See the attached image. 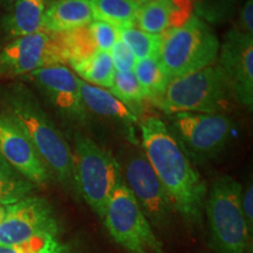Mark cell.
Returning a JSON list of instances; mask_svg holds the SVG:
<instances>
[{
    "label": "cell",
    "mask_w": 253,
    "mask_h": 253,
    "mask_svg": "<svg viewBox=\"0 0 253 253\" xmlns=\"http://www.w3.org/2000/svg\"><path fill=\"white\" fill-rule=\"evenodd\" d=\"M110 56H112V61L115 68V72L126 73L132 72L134 66L136 63V58L129 49V47L125 45L121 40L116 41L115 45L110 49Z\"/></svg>",
    "instance_id": "83f0119b"
},
{
    "label": "cell",
    "mask_w": 253,
    "mask_h": 253,
    "mask_svg": "<svg viewBox=\"0 0 253 253\" xmlns=\"http://www.w3.org/2000/svg\"><path fill=\"white\" fill-rule=\"evenodd\" d=\"M119 164L123 181L150 225L162 230L167 227L172 219L175 208L143 150H131Z\"/></svg>",
    "instance_id": "9c48e42d"
},
{
    "label": "cell",
    "mask_w": 253,
    "mask_h": 253,
    "mask_svg": "<svg viewBox=\"0 0 253 253\" xmlns=\"http://www.w3.org/2000/svg\"><path fill=\"white\" fill-rule=\"evenodd\" d=\"M0 156L34 185H45L50 172L17 122L0 112Z\"/></svg>",
    "instance_id": "5bb4252c"
},
{
    "label": "cell",
    "mask_w": 253,
    "mask_h": 253,
    "mask_svg": "<svg viewBox=\"0 0 253 253\" xmlns=\"http://www.w3.org/2000/svg\"><path fill=\"white\" fill-rule=\"evenodd\" d=\"M82 102L87 112L96 114L101 118L113 120L125 126H131L137 123V115L125 102L118 99L109 90L93 86L79 79Z\"/></svg>",
    "instance_id": "e0dca14e"
},
{
    "label": "cell",
    "mask_w": 253,
    "mask_h": 253,
    "mask_svg": "<svg viewBox=\"0 0 253 253\" xmlns=\"http://www.w3.org/2000/svg\"><path fill=\"white\" fill-rule=\"evenodd\" d=\"M109 91L122 102H141L147 99L148 94L141 86L137 78L132 72H115L112 87Z\"/></svg>",
    "instance_id": "484cf974"
},
{
    "label": "cell",
    "mask_w": 253,
    "mask_h": 253,
    "mask_svg": "<svg viewBox=\"0 0 253 253\" xmlns=\"http://www.w3.org/2000/svg\"><path fill=\"white\" fill-rule=\"evenodd\" d=\"M235 99L218 63L171 79L167 89L154 100L170 115L177 113L225 114Z\"/></svg>",
    "instance_id": "277c9868"
},
{
    "label": "cell",
    "mask_w": 253,
    "mask_h": 253,
    "mask_svg": "<svg viewBox=\"0 0 253 253\" xmlns=\"http://www.w3.org/2000/svg\"><path fill=\"white\" fill-rule=\"evenodd\" d=\"M61 227L52 205L39 196H28L8 205L0 223V246L18 245L41 236H60Z\"/></svg>",
    "instance_id": "30bf717a"
},
{
    "label": "cell",
    "mask_w": 253,
    "mask_h": 253,
    "mask_svg": "<svg viewBox=\"0 0 253 253\" xmlns=\"http://www.w3.org/2000/svg\"><path fill=\"white\" fill-rule=\"evenodd\" d=\"M72 250L60 236H41L23 244L0 246V253H68Z\"/></svg>",
    "instance_id": "d4e9b609"
},
{
    "label": "cell",
    "mask_w": 253,
    "mask_h": 253,
    "mask_svg": "<svg viewBox=\"0 0 253 253\" xmlns=\"http://www.w3.org/2000/svg\"><path fill=\"white\" fill-rule=\"evenodd\" d=\"M102 219L114 242L129 253H163L162 243L123 179L109 198Z\"/></svg>",
    "instance_id": "52a82bcc"
},
{
    "label": "cell",
    "mask_w": 253,
    "mask_h": 253,
    "mask_svg": "<svg viewBox=\"0 0 253 253\" xmlns=\"http://www.w3.org/2000/svg\"><path fill=\"white\" fill-rule=\"evenodd\" d=\"M54 34L63 61L71 66L89 59L99 50L89 25Z\"/></svg>",
    "instance_id": "d6986e66"
},
{
    "label": "cell",
    "mask_w": 253,
    "mask_h": 253,
    "mask_svg": "<svg viewBox=\"0 0 253 253\" xmlns=\"http://www.w3.org/2000/svg\"><path fill=\"white\" fill-rule=\"evenodd\" d=\"M236 30L249 36H253V0H248L243 6L239 14L238 28Z\"/></svg>",
    "instance_id": "f546056e"
},
{
    "label": "cell",
    "mask_w": 253,
    "mask_h": 253,
    "mask_svg": "<svg viewBox=\"0 0 253 253\" xmlns=\"http://www.w3.org/2000/svg\"><path fill=\"white\" fill-rule=\"evenodd\" d=\"M192 12L194 0H156L140 6L136 25L147 33L163 36L186 23Z\"/></svg>",
    "instance_id": "9a60e30c"
},
{
    "label": "cell",
    "mask_w": 253,
    "mask_h": 253,
    "mask_svg": "<svg viewBox=\"0 0 253 253\" xmlns=\"http://www.w3.org/2000/svg\"><path fill=\"white\" fill-rule=\"evenodd\" d=\"M160 60L170 80L217 62L219 40L210 26L192 15L182 26L163 34Z\"/></svg>",
    "instance_id": "8992f818"
},
{
    "label": "cell",
    "mask_w": 253,
    "mask_h": 253,
    "mask_svg": "<svg viewBox=\"0 0 253 253\" xmlns=\"http://www.w3.org/2000/svg\"><path fill=\"white\" fill-rule=\"evenodd\" d=\"M235 123L225 114H173L170 130L186 156L198 162L211 160L226 147Z\"/></svg>",
    "instance_id": "ba28073f"
},
{
    "label": "cell",
    "mask_w": 253,
    "mask_h": 253,
    "mask_svg": "<svg viewBox=\"0 0 253 253\" xmlns=\"http://www.w3.org/2000/svg\"><path fill=\"white\" fill-rule=\"evenodd\" d=\"M132 73L147 91L148 97H151L153 100L164 93L170 82L169 75L160 58L136 60Z\"/></svg>",
    "instance_id": "7402d4cb"
},
{
    "label": "cell",
    "mask_w": 253,
    "mask_h": 253,
    "mask_svg": "<svg viewBox=\"0 0 253 253\" xmlns=\"http://www.w3.org/2000/svg\"><path fill=\"white\" fill-rule=\"evenodd\" d=\"M140 131L143 153L171 199L175 211L189 225H198L208 192L203 178L162 120L155 116L143 119Z\"/></svg>",
    "instance_id": "6da1fadb"
},
{
    "label": "cell",
    "mask_w": 253,
    "mask_h": 253,
    "mask_svg": "<svg viewBox=\"0 0 253 253\" xmlns=\"http://www.w3.org/2000/svg\"><path fill=\"white\" fill-rule=\"evenodd\" d=\"M89 28L93 34L95 43L99 50L102 52H110L116 41L120 39L119 30L113 25L104 23V21L94 20L89 24Z\"/></svg>",
    "instance_id": "4316f807"
},
{
    "label": "cell",
    "mask_w": 253,
    "mask_h": 253,
    "mask_svg": "<svg viewBox=\"0 0 253 253\" xmlns=\"http://www.w3.org/2000/svg\"><path fill=\"white\" fill-rule=\"evenodd\" d=\"M45 8V0H19L15 2L4 23L8 36L17 39L43 31Z\"/></svg>",
    "instance_id": "ac0fdd59"
},
{
    "label": "cell",
    "mask_w": 253,
    "mask_h": 253,
    "mask_svg": "<svg viewBox=\"0 0 253 253\" xmlns=\"http://www.w3.org/2000/svg\"><path fill=\"white\" fill-rule=\"evenodd\" d=\"M94 20L104 21L120 28L136 25L140 5L135 0H90Z\"/></svg>",
    "instance_id": "ffe728a7"
},
{
    "label": "cell",
    "mask_w": 253,
    "mask_h": 253,
    "mask_svg": "<svg viewBox=\"0 0 253 253\" xmlns=\"http://www.w3.org/2000/svg\"><path fill=\"white\" fill-rule=\"evenodd\" d=\"M7 207H8V205L0 204V223H1V220L4 219V217H5V214H6V211H7Z\"/></svg>",
    "instance_id": "4dcf8cb0"
},
{
    "label": "cell",
    "mask_w": 253,
    "mask_h": 253,
    "mask_svg": "<svg viewBox=\"0 0 253 253\" xmlns=\"http://www.w3.org/2000/svg\"><path fill=\"white\" fill-rule=\"evenodd\" d=\"M120 40L129 47L136 60L160 58L162 48V36H155L136 26L120 28Z\"/></svg>",
    "instance_id": "cb8c5ba5"
},
{
    "label": "cell",
    "mask_w": 253,
    "mask_h": 253,
    "mask_svg": "<svg viewBox=\"0 0 253 253\" xmlns=\"http://www.w3.org/2000/svg\"><path fill=\"white\" fill-rule=\"evenodd\" d=\"M80 77V80L101 88H110L113 84L115 68L109 52L97 50L93 56L84 61L72 65Z\"/></svg>",
    "instance_id": "44dd1931"
},
{
    "label": "cell",
    "mask_w": 253,
    "mask_h": 253,
    "mask_svg": "<svg viewBox=\"0 0 253 253\" xmlns=\"http://www.w3.org/2000/svg\"><path fill=\"white\" fill-rule=\"evenodd\" d=\"M56 65H65V61L55 34L47 31L17 38L0 52V78L23 77Z\"/></svg>",
    "instance_id": "8fae6325"
},
{
    "label": "cell",
    "mask_w": 253,
    "mask_h": 253,
    "mask_svg": "<svg viewBox=\"0 0 253 253\" xmlns=\"http://www.w3.org/2000/svg\"><path fill=\"white\" fill-rule=\"evenodd\" d=\"M0 102L2 113L25 131L50 175L65 188H74L71 147L32 91L23 84H13L2 90Z\"/></svg>",
    "instance_id": "7a4b0ae2"
},
{
    "label": "cell",
    "mask_w": 253,
    "mask_h": 253,
    "mask_svg": "<svg viewBox=\"0 0 253 253\" xmlns=\"http://www.w3.org/2000/svg\"><path fill=\"white\" fill-rule=\"evenodd\" d=\"M68 253H74V251H73V250H72V251H69Z\"/></svg>",
    "instance_id": "836d02e7"
},
{
    "label": "cell",
    "mask_w": 253,
    "mask_h": 253,
    "mask_svg": "<svg viewBox=\"0 0 253 253\" xmlns=\"http://www.w3.org/2000/svg\"><path fill=\"white\" fill-rule=\"evenodd\" d=\"M136 2H137L138 5L142 6V5H145L148 4V2H153V1H156V0H135Z\"/></svg>",
    "instance_id": "d6a6232c"
},
{
    "label": "cell",
    "mask_w": 253,
    "mask_h": 253,
    "mask_svg": "<svg viewBox=\"0 0 253 253\" xmlns=\"http://www.w3.org/2000/svg\"><path fill=\"white\" fill-rule=\"evenodd\" d=\"M242 210L250 233L253 232V185L252 183L242 190Z\"/></svg>",
    "instance_id": "f1b7e54d"
},
{
    "label": "cell",
    "mask_w": 253,
    "mask_h": 253,
    "mask_svg": "<svg viewBox=\"0 0 253 253\" xmlns=\"http://www.w3.org/2000/svg\"><path fill=\"white\" fill-rule=\"evenodd\" d=\"M54 108L71 121L84 122L88 112L82 102L79 78L65 65L40 68L26 75Z\"/></svg>",
    "instance_id": "4fadbf2b"
},
{
    "label": "cell",
    "mask_w": 253,
    "mask_h": 253,
    "mask_svg": "<svg viewBox=\"0 0 253 253\" xmlns=\"http://www.w3.org/2000/svg\"><path fill=\"white\" fill-rule=\"evenodd\" d=\"M34 186L0 156V204L12 205L28 197Z\"/></svg>",
    "instance_id": "603a6c76"
},
{
    "label": "cell",
    "mask_w": 253,
    "mask_h": 253,
    "mask_svg": "<svg viewBox=\"0 0 253 253\" xmlns=\"http://www.w3.org/2000/svg\"><path fill=\"white\" fill-rule=\"evenodd\" d=\"M94 21L90 0H54L45 8L43 31L62 33L87 26Z\"/></svg>",
    "instance_id": "2e32d148"
},
{
    "label": "cell",
    "mask_w": 253,
    "mask_h": 253,
    "mask_svg": "<svg viewBox=\"0 0 253 253\" xmlns=\"http://www.w3.org/2000/svg\"><path fill=\"white\" fill-rule=\"evenodd\" d=\"M218 65L225 75L235 100L253 106V36L232 30L219 46Z\"/></svg>",
    "instance_id": "7c38bea8"
},
{
    "label": "cell",
    "mask_w": 253,
    "mask_h": 253,
    "mask_svg": "<svg viewBox=\"0 0 253 253\" xmlns=\"http://www.w3.org/2000/svg\"><path fill=\"white\" fill-rule=\"evenodd\" d=\"M242 185L230 176H219L207 192L210 243L216 253H251V237L242 210Z\"/></svg>",
    "instance_id": "3957f363"
},
{
    "label": "cell",
    "mask_w": 253,
    "mask_h": 253,
    "mask_svg": "<svg viewBox=\"0 0 253 253\" xmlns=\"http://www.w3.org/2000/svg\"><path fill=\"white\" fill-rule=\"evenodd\" d=\"M17 1H19V0H0V4L7 5V6H13Z\"/></svg>",
    "instance_id": "1f68e13d"
},
{
    "label": "cell",
    "mask_w": 253,
    "mask_h": 253,
    "mask_svg": "<svg viewBox=\"0 0 253 253\" xmlns=\"http://www.w3.org/2000/svg\"><path fill=\"white\" fill-rule=\"evenodd\" d=\"M72 153L74 188L91 210L103 218L109 198L123 179L118 160L82 134L75 135Z\"/></svg>",
    "instance_id": "5b68a950"
}]
</instances>
